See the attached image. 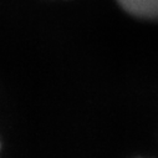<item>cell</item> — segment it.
Here are the masks:
<instances>
[{"mask_svg":"<svg viewBox=\"0 0 158 158\" xmlns=\"http://www.w3.org/2000/svg\"><path fill=\"white\" fill-rule=\"evenodd\" d=\"M128 13L139 18H154L158 0H118Z\"/></svg>","mask_w":158,"mask_h":158,"instance_id":"1","label":"cell"}]
</instances>
